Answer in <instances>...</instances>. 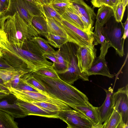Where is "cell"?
Returning <instances> with one entry per match:
<instances>
[{
  "instance_id": "5b68a950",
  "label": "cell",
  "mask_w": 128,
  "mask_h": 128,
  "mask_svg": "<svg viewBox=\"0 0 128 128\" xmlns=\"http://www.w3.org/2000/svg\"><path fill=\"white\" fill-rule=\"evenodd\" d=\"M113 16L106 23L105 26H103L102 33L106 40L114 48L116 54L120 57H122L125 54L124 51L125 40L122 38L124 24L122 22H116Z\"/></svg>"
},
{
  "instance_id": "4316f807",
  "label": "cell",
  "mask_w": 128,
  "mask_h": 128,
  "mask_svg": "<svg viewBox=\"0 0 128 128\" xmlns=\"http://www.w3.org/2000/svg\"><path fill=\"white\" fill-rule=\"evenodd\" d=\"M50 4L54 10L61 16L67 8L71 6L72 3L70 0H54Z\"/></svg>"
},
{
  "instance_id": "e0dca14e",
  "label": "cell",
  "mask_w": 128,
  "mask_h": 128,
  "mask_svg": "<svg viewBox=\"0 0 128 128\" xmlns=\"http://www.w3.org/2000/svg\"><path fill=\"white\" fill-rule=\"evenodd\" d=\"M31 24L38 35L47 38L49 34L48 26L46 19L43 15L33 16Z\"/></svg>"
},
{
  "instance_id": "ba28073f",
  "label": "cell",
  "mask_w": 128,
  "mask_h": 128,
  "mask_svg": "<svg viewBox=\"0 0 128 128\" xmlns=\"http://www.w3.org/2000/svg\"><path fill=\"white\" fill-rule=\"evenodd\" d=\"M128 89L127 84L112 94L113 108L121 116L123 128H128Z\"/></svg>"
},
{
  "instance_id": "9c48e42d",
  "label": "cell",
  "mask_w": 128,
  "mask_h": 128,
  "mask_svg": "<svg viewBox=\"0 0 128 128\" xmlns=\"http://www.w3.org/2000/svg\"><path fill=\"white\" fill-rule=\"evenodd\" d=\"M110 47H112L111 45L106 40L101 45L100 56L95 59L90 68L87 72V75L88 76L98 74L106 76L110 78L114 77V75L110 74L105 58L108 49Z\"/></svg>"
},
{
  "instance_id": "836d02e7",
  "label": "cell",
  "mask_w": 128,
  "mask_h": 128,
  "mask_svg": "<svg viewBox=\"0 0 128 128\" xmlns=\"http://www.w3.org/2000/svg\"><path fill=\"white\" fill-rule=\"evenodd\" d=\"M26 4L29 12L33 16L43 15L40 10V5H36L26 0Z\"/></svg>"
},
{
  "instance_id": "52a82bcc",
  "label": "cell",
  "mask_w": 128,
  "mask_h": 128,
  "mask_svg": "<svg viewBox=\"0 0 128 128\" xmlns=\"http://www.w3.org/2000/svg\"><path fill=\"white\" fill-rule=\"evenodd\" d=\"M57 116L67 124L68 128H93L90 120L79 112L71 108L58 111Z\"/></svg>"
},
{
  "instance_id": "2e32d148",
  "label": "cell",
  "mask_w": 128,
  "mask_h": 128,
  "mask_svg": "<svg viewBox=\"0 0 128 128\" xmlns=\"http://www.w3.org/2000/svg\"><path fill=\"white\" fill-rule=\"evenodd\" d=\"M97 107L94 106L88 102L86 104L75 106L73 108L87 117L92 123L93 128H95L99 122Z\"/></svg>"
},
{
  "instance_id": "e575fe53",
  "label": "cell",
  "mask_w": 128,
  "mask_h": 128,
  "mask_svg": "<svg viewBox=\"0 0 128 128\" xmlns=\"http://www.w3.org/2000/svg\"><path fill=\"white\" fill-rule=\"evenodd\" d=\"M15 88L19 90L35 92H40L41 91L28 84L22 78V77L20 78L19 84Z\"/></svg>"
},
{
  "instance_id": "ab89813d",
  "label": "cell",
  "mask_w": 128,
  "mask_h": 128,
  "mask_svg": "<svg viewBox=\"0 0 128 128\" xmlns=\"http://www.w3.org/2000/svg\"><path fill=\"white\" fill-rule=\"evenodd\" d=\"M124 30L123 36V38L125 40L128 37V18L127 17V19L124 23Z\"/></svg>"
},
{
  "instance_id": "4fadbf2b",
  "label": "cell",
  "mask_w": 128,
  "mask_h": 128,
  "mask_svg": "<svg viewBox=\"0 0 128 128\" xmlns=\"http://www.w3.org/2000/svg\"><path fill=\"white\" fill-rule=\"evenodd\" d=\"M106 96L104 102L100 106L97 107L99 122L95 128H102L114 110L112 94L113 89L111 87L108 90L104 89Z\"/></svg>"
},
{
  "instance_id": "d6a6232c",
  "label": "cell",
  "mask_w": 128,
  "mask_h": 128,
  "mask_svg": "<svg viewBox=\"0 0 128 128\" xmlns=\"http://www.w3.org/2000/svg\"><path fill=\"white\" fill-rule=\"evenodd\" d=\"M32 103L47 110L52 112H58L63 110L62 108L56 105L48 102H36Z\"/></svg>"
},
{
  "instance_id": "484cf974",
  "label": "cell",
  "mask_w": 128,
  "mask_h": 128,
  "mask_svg": "<svg viewBox=\"0 0 128 128\" xmlns=\"http://www.w3.org/2000/svg\"><path fill=\"white\" fill-rule=\"evenodd\" d=\"M32 40L38 47L44 53H54L56 51L49 44L47 40L39 36L36 37Z\"/></svg>"
},
{
  "instance_id": "bcb514c9",
  "label": "cell",
  "mask_w": 128,
  "mask_h": 128,
  "mask_svg": "<svg viewBox=\"0 0 128 128\" xmlns=\"http://www.w3.org/2000/svg\"><path fill=\"white\" fill-rule=\"evenodd\" d=\"M6 34L4 30L0 29V42L7 38Z\"/></svg>"
},
{
  "instance_id": "8992f818",
  "label": "cell",
  "mask_w": 128,
  "mask_h": 128,
  "mask_svg": "<svg viewBox=\"0 0 128 128\" xmlns=\"http://www.w3.org/2000/svg\"><path fill=\"white\" fill-rule=\"evenodd\" d=\"M10 92L20 100L33 102H46L56 105L63 110L70 109L71 107L63 101L49 94L46 92L41 91L35 92L17 89L11 86L7 87Z\"/></svg>"
},
{
  "instance_id": "f1b7e54d",
  "label": "cell",
  "mask_w": 128,
  "mask_h": 128,
  "mask_svg": "<svg viewBox=\"0 0 128 128\" xmlns=\"http://www.w3.org/2000/svg\"><path fill=\"white\" fill-rule=\"evenodd\" d=\"M32 73L25 74L22 76V78L30 86L45 92L44 87L32 76Z\"/></svg>"
},
{
  "instance_id": "d4e9b609",
  "label": "cell",
  "mask_w": 128,
  "mask_h": 128,
  "mask_svg": "<svg viewBox=\"0 0 128 128\" xmlns=\"http://www.w3.org/2000/svg\"><path fill=\"white\" fill-rule=\"evenodd\" d=\"M50 44L54 47L59 48L68 42H70L67 38L49 33L46 38Z\"/></svg>"
},
{
  "instance_id": "d6986e66",
  "label": "cell",
  "mask_w": 128,
  "mask_h": 128,
  "mask_svg": "<svg viewBox=\"0 0 128 128\" xmlns=\"http://www.w3.org/2000/svg\"><path fill=\"white\" fill-rule=\"evenodd\" d=\"M114 15L113 10L112 8L103 5L98 10L96 16V21L100 25L104 26Z\"/></svg>"
},
{
  "instance_id": "ee69618b",
  "label": "cell",
  "mask_w": 128,
  "mask_h": 128,
  "mask_svg": "<svg viewBox=\"0 0 128 128\" xmlns=\"http://www.w3.org/2000/svg\"><path fill=\"white\" fill-rule=\"evenodd\" d=\"M40 5H43L50 4L51 2L50 0H35Z\"/></svg>"
},
{
  "instance_id": "74e56055",
  "label": "cell",
  "mask_w": 128,
  "mask_h": 128,
  "mask_svg": "<svg viewBox=\"0 0 128 128\" xmlns=\"http://www.w3.org/2000/svg\"><path fill=\"white\" fill-rule=\"evenodd\" d=\"M9 0H0V12H4L7 8Z\"/></svg>"
},
{
  "instance_id": "9f6ffc18",
  "label": "cell",
  "mask_w": 128,
  "mask_h": 128,
  "mask_svg": "<svg viewBox=\"0 0 128 128\" xmlns=\"http://www.w3.org/2000/svg\"></svg>"
},
{
  "instance_id": "3957f363",
  "label": "cell",
  "mask_w": 128,
  "mask_h": 128,
  "mask_svg": "<svg viewBox=\"0 0 128 128\" xmlns=\"http://www.w3.org/2000/svg\"><path fill=\"white\" fill-rule=\"evenodd\" d=\"M78 46L75 43L68 42L59 48L68 62V68L65 72L58 74L61 80L71 85L79 79L89 81L88 77L81 72L78 66L76 52Z\"/></svg>"
},
{
  "instance_id": "c3c4849f",
  "label": "cell",
  "mask_w": 128,
  "mask_h": 128,
  "mask_svg": "<svg viewBox=\"0 0 128 128\" xmlns=\"http://www.w3.org/2000/svg\"><path fill=\"white\" fill-rule=\"evenodd\" d=\"M121 1L125 7L128 6V0H121Z\"/></svg>"
},
{
  "instance_id": "4dcf8cb0",
  "label": "cell",
  "mask_w": 128,
  "mask_h": 128,
  "mask_svg": "<svg viewBox=\"0 0 128 128\" xmlns=\"http://www.w3.org/2000/svg\"><path fill=\"white\" fill-rule=\"evenodd\" d=\"M34 72L40 75L52 78H60L54 68L52 65L40 69Z\"/></svg>"
},
{
  "instance_id": "681fc988",
  "label": "cell",
  "mask_w": 128,
  "mask_h": 128,
  "mask_svg": "<svg viewBox=\"0 0 128 128\" xmlns=\"http://www.w3.org/2000/svg\"><path fill=\"white\" fill-rule=\"evenodd\" d=\"M111 0L114 5L117 4L121 1V0Z\"/></svg>"
},
{
  "instance_id": "8fae6325",
  "label": "cell",
  "mask_w": 128,
  "mask_h": 128,
  "mask_svg": "<svg viewBox=\"0 0 128 128\" xmlns=\"http://www.w3.org/2000/svg\"><path fill=\"white\" fill-rule=\"evenodd\" d=\"M18 99L10 93L0 99V110L8 114L14 118L24 117L28 114L21 106L17 104Z\"/></svg>"
},
{
  "instance_id": "db71d44e",
  "label": "cell",
  "mask_w": 128,
  "mask_h": 128,
  "mask_svg": "<svg viewBox=\"0 0 128 128\" xmlns=\"http://www.w3.org/2000/svg\"><path fill=\"white\" fill-rule=\"evenodd\" d=\"M71 1H72V0H70Z\"/></svg>"
},
{
  "instance_id": "83f0119b",
  "label": "cell",
  "mask_w": 128,
  "mask_h": 128,
  "mask_svg": "<svg viewBox=\"0 0 128 128\" xmlns=\"http://www.w3.org/2000/svg\"><path fill=\"white\" fill-rule=\"evenodd\" d=\"M20 70L16 69L12 70L0 69V78L2 80L7 87L8 86L13 77Z\"/></svg>"
},
{
  "instance_id": "7c38bea8",
  "label": "cell",
  "mask_w": 128,
  "mask_h": 128,
  "mask_svg": "<svg viewBox=\"0 0 128 128\" xmlns=\"http://www.w3.org/2000/svg\"><path fill=\"white\" fill-rule=\"evenodd\" d=\"M26 0H9V4L6 10L3 13L4 16H12L16 12L28 24H31L33 16L29 12Z\"/></svg>"
},
{
  "instance_id": "cb8c5ba5",
  "label": "cell",
  "mask_w": 128,
  "mask_h": 128,
  "mask_svg": "<svg viewBox=\"0 0 128 128\" xmlns=\"http://www.w3.org/2000/svg\"><path fill=\"white\" fill-rule=\"evenodd\" d=\"M41 11L46 18L52 19L60 22L62 18L53 8L50 4L40 6Z\"/></svg>"
},
{
  "instance_id": "f6af8a7d",
  "label": "cell",
  "mask_w": 128,
  "mask_h": 128,
  "mask_svg": "<svg viewBox=\"0 0 128 128\" xmlns=\"http://www.w3.org/2000/svg\"><path fill=\"white\" fill-rule=\"evenodd\" d=\"M10 93L9 90H2L0 91V99L6 97Z\"/></svg>"
},
{
  "instance_id": "ffe728a7",
  "label": "cell",
  "mask_w": 128,
  "mask_h": 128,
  "mask_svg": "<svg viewBox=\"0 0 128 128\" xmlns=\"http://www.w3.org/2000/svg\"><path fill=\"white\" fill-rule=\"evenodd\" d=\"M54 54L56 61V63H53L54 68L58 74L65 72L68 68V62L65 58L59 49Z\"/></svg>"
},
{
  "instance_id": "44dd1931",
  "label": "cell",
  "mask_w": 128,
  "mask_h": 128,
  "mask_svg": "<svg viewBox=\"0 0 128 128\" xmlns=\"http://www.w3.org/2000/svg\"><path fill=\"white\" fill-rule=\"evenodd\" d=\"M18 123L14 118L7 113L0 110V128H18Z\"/></svg>"
},
{
  "instance_id": "5bb4252c",
  "label": "cell",
  "mask_w": 128,
  "mask_h": 128,
  "mask_svg": "<svg viewBox=\"0 0 128 128\" xmlns=\"http://www.w3.org/2000/svg\"><path fill=\"white\" fill-rule=\"evenodd\" d=\"M17 104L22 107L28 115H35L50 118H58V112L50 111L36 105L32 103L18 100Z\"/></svg>"
},
{
  "instance_id": "b9f144b4",
  "label": "cell",
  "mask_w": 128,
  "mask_h": 128,
  "mask_svg": "<svg viewBox=\"0 0 128 128\" xmlns=\"http://www.w3.org/2000/svg\"><path fill=\"white\" fill-rule=\"evenodd\" d=\"M102 0H91V2L94 8H99L102 6Z\"/></svg>"
},
{
  "instance_id": "7a4b0ae2",
  "label": "cell",
  "mask_w": 128,
  "mask_h": 128,
  "mask_svg": "<svg viewBox=\"0 0 128 128\" xmlns=\"http://www.w3.org/2000/svg\"><path fill=\"white\" fill-rule=\"evenodd\" d=\"M7 16L3 30L8 41L12 44L22 48L28 40L38 36L32 25L28 24L18 12Z\"/></svg>"
},
{
  "instance_id": "f35d334b",
  "label": "cell",
  "mask_w": 128,
  "mask_h": 128,
  "mask_svg": "<svg viewBox=\"0 0 128 128\" xmlns=\"http://www.w3.org/2000/svg\"><path fill=\"white\" fill-rule=\"evenodd\" d=\"M54 53H44L43 54V56L46 58L50 60L53 62V64H54L56 62V59Z\"/></svg>"
},
{
  "instance_id": "30bf717a",
  "label": "cell",
  "mask_w": 128,
  "mask_h": 128,
  "mask_svg": "<svg viewBox=\"0 0 128 128\" xmlns=\"http://www.w3.org/2000/svg\"><path fill=\"white\" fill-rule=\"evenodd\" d=\"M96 44L94 42L92 44L88 46H79L77 51L78 66L81 72L87 76V72L96 58L97 50L94 47Z\"/></svg>"
},
{
  "instance_id": "f907efd6",
  "label": "cell",
  "mask_w": 128,
  "mask_h": 128,
  "mask_svg": "<svg viewBox=\"0 0 128 128\" xmlns=\"http://www.w3.org/2000/svg\"><path fill=\"white\" fill-rule=\"evenodd\" d=\"M36 5H40L35 0H26Z\"/></svg>"
},
{
  "instance_id": "7dc6e473",
  "label": "cell",
  "mask_w": 128,
  "mask_h": 128,
  "mask_svg": "<svg viewBox=\"0 0 128 128\" xmlns=\"http://www.w3.org/2000/svg\"><path fill=\"white\" fill-rule=\"evenodd\" d=\"M4 90H8L6 86L4 84L2 80L0 78V91Z\"/></svg>"
},
{
  "instance_id": "f5cc1de1",
  "label": "cell",
  "mask_w": 128,
  "mask_h": 128,
  "mask_svg": "<svg viewBox=\"0 0 128 128\" xmlns=\"http://www.w3.org/2000/svg\"><path fill=\"white\" fill-rule=\"evenodd\" d=\"M50 1L51 2V3L54 0H50Z\"/></svg>"
},
{
  "instance_id": "603a6c76",
  "label": "cell",
  "mask_w": 128,
  "mask_h": 128,
  "mask_svg": "<svg viewBox=\"0 0 128 128\" xmlns=\"http://www.w3.org/2000/svg\"><path fill=\"white\" fill-rule=\"evenodd\" d=\"M46 18L49 33L66 37L69 39L67 35L57 21L52 18Z\"/></svg>"
},
{
  "instance_id": "ac0fdd59",
  "label": "cell",
  "mask_w": 128,
  "mask_h": 128,
  "mask_svg": "<svg viewBox=\"0 0 128 128\" xmlns=\"http://www.w3.org/2000/svg\"><path fill=\"white\" fill-rule=\"evenodd\" d=\"M61 16L63 19L72 23L83 30L87 32L85 30L83 23L71 5L66 9Z\"/></svg>"
},
{
  "instance_id": "7bdbcfd3",
  "label": "cell",
  "mask_w": 128,
  "mask_h": 128,
  "mask_svg": "<svg viewBox=\"0 0 128 128\" xmlns=\"http://www.w3.org/2000/svg\"><path fill=\"white\" fill-rule=\"evenodd\" d=\"M102 6L104 5L108 6L112 8V9L114 5L112 3L111 0H102Z\"/></svg>"
},
{
  "instance_id": "d590c367",
  "label": "cell",
  "mask_w": 128,
  "mask_h": 128,
  "mask_svg": "<svg viewBox=\"0 0 128 128\" xmlns=\"http://www.w3.org/2000/svg\"><path fill=\"white\" fill-rule=\"evenodd\" d=\"M28 73L30 72L22 70H20L12 78L8 87L11 86L16 88L21 78L25 74Z\"/></svg>"
},
{
  "instance_id": "60d3db41",
  "label": "cell",
  "mask_w": 128,
  "mask_h": 128,
  "mask_svg": "<svg viewBox=\"0 0 128 128\" xmlns=\"http://www.w3.org/2000/svg\"><path fill=\"white\" fill-rule=\"evenodd\" d=\"M7 17L4 16L3 13L0 14V29L3 30L4 22Z\"/></svg>"
},
{
  "instance_id": "9a60e30c",
  "label": "cell",
  "mask_w": 128,
  "mask_h": 128,
  "mask_svg": "<svg viewBox=\"0 0 128 128\" xmlns=\"http://www.w3.org/2000/svg\"><path fill=\"white\" fill-rule=\"evenodd\" d=\"M71 2V6L76 11L94 24L96 15L92 8L87 5L83 0H74Z\"/></svg>"
},
{
  "instance_id": "8d00e7d4",
  "label": "cell",
  "mask_w": 128,
  "mask_h": 128,
  "mask_svg": "<svg viewBox=\"0 0 128 128\" xmlns=\"http://www.w3.org/2000/svg\"><path fill=\"white\" fill-rule=\"evenodd\" d=\"M0 69L12 70L16 69L2 58H0Z\"/></svg>"
},
{
  "instance_id": "f546056e",
  "label": "cell",
  "mask_w": 128,
  "mask_h": 128,
  "mask_svg": "<svg viewBox=\"0 0 128 128\" xmlns=\"http://www.w3.org/2000/svg\"><path fill=\"white\" fill-rule=\"evenodd\" d=\"M104 26L100 25L96 20L95 26L94 31L93 32L94 42L102 44L105 41L106 38L102 33V29Z\"/></svg>"
},
{
  "instance_id": "816d5d0a",
  "label": "cell",
  "mask_w": 128,
  "mask_h": 128,
  "mask_svg": "<svg viewBox=\"0 0 128 128\" xmlns=\"http://www.w3.org/2000/svg\"><path fill=\"white\" fill-rule=\"evenodd\" d=\"M2 53L1 48H0V58H2Z\"/></svg>"
},
{
  "instance_id": "7402d4cb",
  "label": "cell",
  "mask_w": 128,
  "mask_h": 128,
  "mask_svg": "<svg viewBox=\"0 0 128 128\" xmlns=\"http://www.w3.org/2000/svg\"><path fill=\"white\" fill-rule=\"evenodd\" d=\"M102 128H123L122 117L116 110L114 109Z\"/></svg>"
},
{
  "instance_id": "277c9868",
  "label": "cell",
  "mask_w": 128,
  "mask_h": 128,
  "mask_svg": "<svg viewBox=\"0 0 128 128\" xmlns=\"http://www.w3.org/2000/svg\"><path fill=\"white\" fill-rule=\"evenodd\" d=\"M0 48L2 53V58L13 67L28 72H33L30 68L28 50L26 48H21L12 44L7 38L0 42Z\"/></svg>"
},
{
  "instance_id": "1f68e13d",
  "label": "cell",
  "mask_w": 128,
  "mask_h": 128,
  "mask_svg": "<svg viewBox=\"0 0 128 128\" xmlns=\"http://www.w3.org/2000/svg\"><path fill=\"white\" fill-rule=\"evenodd\" d=\"M125 9L126 7L124 6L121 1L114 6L113 8L114 16L116 22H122Z\"/></svg>"
},
{
  "instance_id": "11a10c76",
  "label": "cell",
  "mask_w": 128,
  "mask_h": 128,
  "mask_svg": "<svg viewBox=\"0 0 128 128\" xmlns=\"http://www.w3.org/2000/svg\"><path fill=\"white\" fill-rule=\"evenodd\" d=\"M1 13H1L0 12V14H1Z\"/></svg>"
},
{
  "instance_id": "6da1fadb",
  "label": "cell",
  "mask_w": 128,
  "mask_h": 128,
  "mask_svg": "<svg viewBox=\"0 0 128 128\" xmlns=\"http://www.w3.org/2000/svg\"><path fill=\"white\" fill-rule=\"evenodd\" d=\"M32 76L44 87L45 92L67 104L71 108L86 104L88 99L84 94L60 78H52L33 72Z\"/></svg>"
}]
</instances>
